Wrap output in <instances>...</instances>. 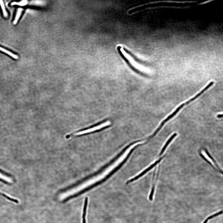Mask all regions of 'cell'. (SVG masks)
Returning <instances> with one entry per match:
<instances>
[{
  "label": "cell",
  "mask_w": 223,
  "mask_h": 223,
  "mask_svg": "<svg viewBox=\"0 0 223 223\" xmlns=\"http://www.w3.org/2000/svg\"><path fill=\"white\" fill-rule=\"evenodd\" d=\"M0 50L1 51L4 52V53L8 54L10 56H11L12 58L15 59H18V57L16 55H15L13 53H11V52H9L8 50H6L3 48L0 47Z\"/></svg>",
  "instance_id": "52a82bcc"
},
{
  "label": "cell",
  "mask_w": 223,
  "mask_h": 223,
  "mask_svg": "<svg viewBox=\"0 0 223 223\" xmlns=\"http://www.w3.org/2000/svg\"><path fill=\"white\" fill-rule=\"evenodd\" d=\"M208 220L207 219H206L205 221L203 223H207L208 221Z\"/></svg>",
  "instance_id": "2e32d148"
},
{
  "label": "cell",
  "mask_w": 223,
  "mask_h": 223,
  "mask_svg": "<svg viewBox=\"0 0 223 223\" xmlns=\"http://www.w3.org/2000/svg\"><path fill=\"white\" fill-rule=\"evenodd\" d=\"M200 154L202 158H203L205 161H206L215 170H216L215 169V167L213 166V165H212L210 162L208 160H207L203 155L201 153H200Z\"/></svg>",
  "instance_id": "4fadbf2b"
},
{
  "label": "cell",
  "mask_w": 223,
  "mask_h": 223,
  "mask_svg": "<svg viewBox=\"0 0 223 223\" xmlns=\"http://www.w3.org/2000/svg\"><path fill=\"white\" fill-rule=\"evenodd\" d=\"M0 178L3 179V180H6L8 182H11L12 180L11 179L8 177L5 176L1 174L0 173Z\"/></svg>",
  "instance_id": "7c38bea8"
},
{
  "label": "cell",
  "mask_w": 223,
  "mask_h": 223,
  "mask_svg": "<svg viewBox=\"0 0 223 223\" xmlns=\"http://www.w3.org/2000/svg\"><path fill=\"white\" fill-rule=\"evenodd\" d=\"M110 124V122L109 121H106V122L98 125L97 126H95L93 127L90 129L81 131V132H80L76 133L75 135H83L93 132L98 131L101 129L105 128L106 127L109 125Z\"/></svg>",
  "instance_id": "7a4b0ae2"
},
{
  "label": "cell",
  "mask_w": 223,
  "mask_h": 223,
  "mask_svg": "<svg viewBox=\"0 0 223 223\" xmlns=\"http://www.w3.org/2000/svg\"><path fill=\"white\" fill-rule=\"evenodd\" d=\"M27 1H22L21 2H13L11 4V5H18L19 6H26V5L27 4Z\"/></svg>",
  "instance_id": "30bf717a"
},
{
  "label": "cell",
  "mask_w": 223,
  "mask_h": 223,
  "mask_svg": "<svg viewBox=\"0 0 223 223\" xmlns=\"http://www.w3.org/2000/svg\"><path fill=\"white\" fill-rule=\"evenodd\" d=\"M223 211L222 210L221 211H220L219 212H218L217 213L214 215H212L209 217H208L207 219L208 220H209V219H211L212 218H213L214 217H216L217 216H218L221 214H222Z\"/></svg>",
  "instance_id": "8fae6325"
},
{
  "label": "cell",
  "mask_w": 223,
  "mask_h": 223,
  "mask_svg": "<svg viewBox=\"0 0 223 223\" xmlns=\"http://www.w3.org/2000/svg\"><path fill=\"white\" fill-rule=\"evenodd\" d=\"M86 215V213H83V223H86V219H85Z\"/></svg>",
  "instance_id": "5bb4252c"
},
{
  "label": "cell",
  "mask_w": 223,
  "mask_h": 223,
  "mask_svg": "<svg viewBox=\"0 0 223 223\" xmlns=\"http://www.w3.org/2000/svg\"><path fill=\"white\" fill-rule=\"evenodd\" d=\"M164 157V156L162 157V158H161L160 159H159L158 160H157V161H156V162H155V163H153V164H152L149 167H148V168L146 169L143 171L142 172V173H141L140 174L137 176L136 177H135L134 178H133L132 179H130V180L128 181L127 182H126V184H129L130 183H131V182H133L134 181H135L138 180V179L140 178V177H141L143 175H144L146 173H147V172H148L151 169H152L157 164H158V163H159L163 159Z\"/></svg>",
  "instance_id": "3957f363"
},
{
  "label": "cell",
  "mask_w": 223,
  "mask_h": 223,
  "mask_svg": "<svg viewBox=\"0 0 223 223\" xmlns=\"http://www.w3.org/2000/svg\"><path fill=\"white\" fill-rule=\"evenodd\" d=\"M205 151L207 156H208L209 157V158L211 159L213 162L215 166L217 167V170L219 171L220 173H221L222 174V170H221V169L220 168V167H219V165H218L217 163H216V162L214 158H213V157L211 156V155L209 153V152L206 149H205Z\"/></svg>",
  "instance_id": "8992f818"
},
{
  "label": "cell",
  "mask_w": 223,
  "mask_h": 223,
  "mask_svg": "<svg viewBox=\"0 0 223 223\" xmlns=\"http://www.w3.org/2000/svg\"><path fill=\"white\" fill-rule=\"evenodd\" d=\"M22 11L23 9L21 8H20L18 9L16 17H15L13 22L14 24H16L17 23L20 17L21 16Z\"/></svg>",
  "instance_id": "ba28073f"
},
{
  "label": "cell",
  "mask_w": 223,
  "mask_h": 223,
  "mask_svg": "<svg viewBox=\"0 0 223 223\" xmlns=\"http://www.w3.org/2000/svg\"><path fill=\"white\" fill-rule=\"evenodd\" d=\"M185 105V104L184 103L182 104L174 112L172 113L166 119H165L164 121H163L159 127L155 131V132L154 134L150 136L151 139H152L158 133L159 131L161 130L165 124L168 121L170 120V119L174 117L176 114L178 113L180 111L184 106Z\"/></svg>",
  "instance_id": "6da1fadb"
},
{
  "label": "cell",
  "mask_w": 223,
  "mask_h": 223,
  "mask_svg": "<svg viewBox=\"0 0 223 223\" xmlns=\"http://www.w3.org/2000/svg\"><path fill=\"white\" fill-rule=\"evenodd\" d=\"M177 135V134L176 133H175L171 136V137L169 138L168 141H167L166 143H165V144L163 147V149H162L160 154L159 155V156H161L162 154H163L167 148V147L168 146V145L171 142V141L173 140L175 137Z\"/></svg>",
  "instance_id": "5b68a950"
},
{
  "label": "cell",
  "mask_w": 223,
  "mask_h": 223,
  "mask_svg": "<svg viewBox=\"0 0 223 223\" xmlns=\"http://www.w3.org/2000/svg\"><path fill=\"white\" fill-rule=\"evenodd\" d=\"M0 4H1L4 16L5 17H7L8 16L7 13L6 11V8H5L4 4L3 1H0Z\"/></svg>",
  "instance_id": "9c48e42d"
},
{
  "label": "cell",
  "mask_w": 223,
  "mask_h": 223,
  "mask_svg": "<svg viewBox=\"0 0 223 223\" xmlns=\"http://www.w3.org/2000/svg\"><path fill=\"white\" fill-rule=\"evenodd\" d=\"M154 171H155L154 172V176H153V186H152V189H151V193L149 196V199L151 201L153 199V196L154 194L155 189V184H156V182L157 179H158V178L159 170H158V175H157L156 178V181H155V182L154 181V178L155 176V170Z\"/></svg>",
  "instance_id": "277c9868"
},
{
  "label": "cell",
  "mask_w": 223,
  "mask_h": 223,
  "mask_svg": "<svg viewBox=\"0 0 223 223\" xmlns=\"http://www.w3.org/2000/svg\"><path fill=\"white\" fill-rule=\"evenodd\" d=\"M222 117V114H219L217 116V117L218 118H220Z\"/></svg>",
  "instance_id": "9a60e30c"
}]
</instances>
